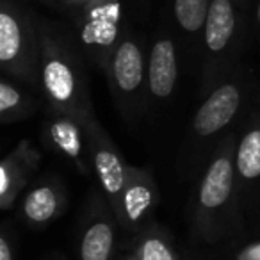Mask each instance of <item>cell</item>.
I'll list each match as a JSON object with an SVG mask.
<instances>
[{"label":"cell","mask_w":260,"mask_h":260,"mask_svg":"<svg viewBox=\"0 0 260 260\" xmlns=\"http://www.w3.org/2000/svg\"><path fill=\"white\" fill-rule=\"evenodd\" d=\"M234 164L230 145L228 148L221 150L209 164L198 194L200 209L203 212H216L230 200L234 187Z\"/></svg>","instance_id":"4"},{"label":"cell","mask_w":260,"mask_h":260,"mask_svg":"<svg viewBox=\"0 0 260 260\" xmlns=\"http://www.w3.org/2000/svg\"><path fill=\"white\" fill-rule=\"evenodd\" d=\"M84 130H86L87 146H89L87 152L91 155V164L96 171V177L109 203L114 209V214H118L123 191L128 180V166L123 162L118 148L109 139L104 128L94 121V118L84 123Z\"/></svg>","instance_id":"1"},{"label":"cell","mask_w":260,"mask_h":260,"mask_svg":"<svg viewBox=\"0 0 260 260\" xmlns=\"http://www.w3.org/2000/svg\"><path fill=\"white\" fill-rule=\"evenodd\" d=\"M235 260H260V242L249 244L237 253Z\"/></svg>","instance_id":"18"},{"label":"cell","mask_w":260,"mask_h":260,"mask_svg":"<svg viewBox=\"0 0 260 260\" xmlns=\"http://www.w3.org/2000/svg\"><path fill=\"white\" fill-rule=\"evenodd\" d=\"M29 157L23 155L22 150L9 155L0 166V203L2 209H9L20 187L25 184V164H29Z\"/></svg>","instance_id":"11"},{"label":"cell","mask_w":260,"mask_h":260,"mask_svg":"<svg viewBox=\"0 0 260 260\" xmlns=\"http://www.w3.org/2000/svg\"><path fill=\"white\" fill-rule=\"evenodd\" d=\"M175 13L178 23L189 32H194L205 23L209 15V0H177Z\"/></svg>","instance_id":"15"},{"label":"cell","mask_w":260,"mask_h":260,"mask_svg":"<svg viewBox=\"0 0 260 260\" xmlns=\"http://www.w3.org/2000/svg\"><path fill=\"white\" fill-rule=\"evenodd\" d=\"M258 22H260V6H258Z\"/></svg>","instance_id":"21"},{"label":"cell","mask_w":260,"mask_h":260,"mask_svg":"<svg viewBox=\"0 0 260 260\" xmlns=\"http://www.w3.org/2000/svg\"><path fill=\"white\" fill-rule=\"evenodd\" d=\"M29 100L22 96L15 86L9 82L0 84V116L2 121H16L20 116L27 114L29 109Z\"/></svg>","instance_id":"16"},{"label":"cell","mask_w":260,"mask_h":260,"mask_svg":"<svg viewBox=\"0 0 260 260\" xmlns=\"http://www.w3.org/2000/svg\"><path fill=\"white\" fill-rule=\"evenodd\" d=\"M157 200V189L152 177L146 171L128 166V180L123 191L119 210L116 214L126 228L134 230L152 212Z\"/></svg>","instance_id":"2"},{"label":"cell","mask_w":260,"mask_h":260,"mask_svg":"<svg viewBox=\"0 0 260 260\" xmlns=\"http://www.w3.org/2000/svg\"><path fill=\"white\" fill-rule=\"evenodd\" d=\"M0 260H15V253L6 234L0 237Z\"/></svg>","instance_id":"19"},{"label":"cell","mask_w":260,"mask_h":260,"mask_svg":"<svg viewBox=\"0 0 260 260\" xmlns=\"http://www.w3.org/2000/svg\"><path fill=\"white\" fill-rule=\"evenodd\" d=\"M22 50V32L13 16L0 15V61L4 64L13 62Z\"/></svg>","instance_id":"14"},{"label":"cell","mask_w":260,"mask_h":260,"mask_svg":"<svg viewBox=\"0 0 260 260\" xmlns=\"http://www.w3.org/2000/svg\"><path fill=\"white\" fill-rule=\"evenodd\" d=\"M177 82V55L171 41H157L152 48L148 66V84L153 96L166 98L173 93Z\"/></svg>","instance_id":"6"},{"label":"cell","mask_w":260,"mask_h":260,"mask_svg":"<svg viewBox=\"0 0 260 260\" xmlns=\"http://www.w3.org/2000/svg\"><path fill=\"white\" fill-rule=\"evenodd\" d=\"M82 128L84 123L75 116L55 111L54 118L48 123V138L54 148L62 153L66 159L72 160L79 168L80 173H87L86 155L89 152H84Z\"/></svg>","instance_id":"5"},{"label":"cell","mask_w":260,"mask_h":260,"mask_svg":"<svg viewBox=\"0 0 260 260\" xmlns=\"http://www.w3.org/2000/svg\"><path fill=\"white\" fill-rule=\"evenodd\" d=\"M235 168L246 180L260 177V128L249 130L237 148Z\"/></svg>","instance_id":"13"},{"label":"cell","mask_w":260,"mask_h":260,"mask_svg":"<svg viewBox=\"0 0 260 260\" xmlns=\"http://www.w3.org/2000/svg\"><path fill=\"white\" fill-rule=\"evenodd\" d=\"M116 18H118V6H105L102 9H96L91 22L82 30L84 41L111 45L116 38Z\"/></svg>","instance_id":"12"},{"label":"cell","mask_w":260,"mask_h":260,"mask_svg":"<svg viewBox=\"0 0 260 260\" xmlns=\"http://www.w3.org/2000/svg\"><path fill=\"white\" fill-rule=\"evenodd\" d=\"M234 11L228 0H214L205 20V41L212 52H219L226 47L234 32Z\"/></svg>","instance_id":"8"},{"label":"cell","mask_w":260,"mask_h":260,"mask_svg":"<svg viewBox=\"0 0 260 260\" xmlns=\"http://www.w3.org/2000/svg\"><path fill=\"white\" fill-rule=\"evenodd\" d=\"M61 200H59L57 187L47 184L40 185V187L32 189L29 194L25 196L23 202V216L27 221L36 224H43L50 221L52 217L57 214Z\"/></svg>","instance_id":"10"},{"label":"cell","mask_w":260,"mask_h":260,"mask_svg":"<svg viewBox=\"0 0 260 260\" xmlns=\"http://www.w3.org/2000/svg\"><path fill=\"white\" fill-rule=\"evenodd\" d=\"M136 256H138V260H177L171 246L159 234L145 235L139 241Z\"/></svg>","instance_id":"17"},{"label":"cell","mask_w":260,"mask_h":260,"mask_svg":"<svg viewBox=\"0 0 260 260\" xmlns=\"http://www.w3.org/2000/svg\"><path fill=\"white\" fill-rule=\"evenodd\" d=\"M112 73L116 87L125 94L136 93L143 84V55L132 41H125L116 50Z\"/></svg>","instance_id":"7"},{"label":"cell","mask_w":260,"mask_h":260,"mask_svg":"<svg viewBox=\"0 0 260 260\" xmlns=\"http://www.w3.org/2000/svg\"><path fill=\"white\" fill-rule=\"evenodd\" d=\"M126 260H138V256L134 255V256H130V258H126Z\"/></svg>","instance_id":"20"},{"label":"cell","mask_w":260,"mask_h":260,"mask_svg":"<svg viewBox=\"0 0 260 260\" xmlns=\"http://www.w3.org/2000/svg\"><path fill=\"white\" fill-rule=\"evenodd\" d=\"M114 248V228L107 219L93 221L80 241V260H111Z\"/></svg>","instance_id":"9"},{"label":"cell","mask_w":260,"mask_h":260,"mask_svg":"<svg viewBox=\"0 0 260 260\" xmlns=\"http://www.w3.org/2000/svg\"><path fill=\"white\" fill-rule=\"evenodd\" d=\"M241 105V91L234 84H224L217 87L196 111L192 126L194 132L202 138L217 134L223 126L234 119Z\"/></svg>","instance_id":"3"}]
</instances>
